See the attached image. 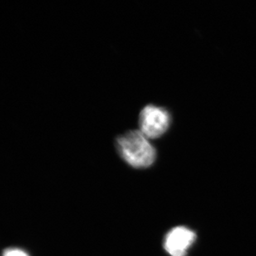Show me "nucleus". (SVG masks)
Here are the masks:
<instances>
[{"mask_svg": "<svg viewBox=\"0 0 256 256\" xmlns=\"http://www.w3.org/2000/svg\"><path fill=\"white\" fill-rule=\"evenodd\" d=\"M116 146L121 158L131 167L146 168L154 164L157 151L140 130H130L118 136Z\"/></svg>", "mask_w": 256, "mask_h": 256, "instance_id": "nucleus-1", "label": "nucleus"}, {"mask_svg": "<svg viewBox=\"0 0 256 256\" xmlns=\"http://www.w3.org/2000/svg\"><path fill=\"white\" fill-rule=\"evenodd\" d=\"M172 117L164 107L148 104L140 113V130L148 140H155L164 136L171 126Z\"/></svg>", "mask_w": 256, "mask_h": 256, "instance_id": "nucleus-2", "label": "nucleus"}, {"mask_svg": "<svg viewBox=\"0 0 256 256\" xmlns=\"http://www.w3.org/2000/svg\"><path fill=\"white\" fill-rule=\"evenodd\" d=\"M196 240V234L185 226L172 229L165 237L164 248L171 256H186Z\"/></svg>", "mask_w": 256, "mask_h": 256, "instance_id": "nucleus-3", "label": "nucleus"}, {"mask_svg": "<svg viewBox=\"0 0 256 256\" xmlns=\"http://www.w3.org/2000/svg\"><path fill=\"white\" fill-rule=\"evenodd\" d=\"M2 256H29L26 252L20 249H8Z\"/></svg>", "mask_w": 256, "mask_h": 256, "instance_id": "nucleus-4", "label": "nucleus"}]
</instances>
